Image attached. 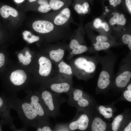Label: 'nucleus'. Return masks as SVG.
<instances>
[{
    "label": "nucleus",
    "mask_w": 131,
    "mask_h": 131,
    "mask_svg": "<svg viewBox=\"0 0 131 131\" xmlns=\"http://www.w3.org/2000/svg\"><path fill=\"white\" fill-rule=\"evenodd\" d=\"M82 23L77 29L73 32L67 44V49L73 55L82 54L88 52L89 48L86 45L84 39V32Z\"/></svg>",
    "instance_id": "7"
},
{
    "label": "nucleus",
    "mask_w": 131,
    "mask_h": 131,
    "mask_svg": "<svg viewBox=\"0 0 131 131\" xmlns=\"http://www.w3.org/2000/svg\"><path fill=\"white\" fill-rule=\"evenodd\" d=\"M106 54L99 56V63L101 69L97 82V87L101 90L108 88L110 85L113 75L114 68L117 59V56L108 50H106Z\"/></svg>",
    "instance_id": "4"
},
{
    "label": "nucleus",
    "mask_w": 131,
    "mask_h": 131,
    "mask_svg": "<svg viewBox=\"0 0 131 131\" xmlns=\"http://www.w3.org/2000/svg\"><path fill=\"white\" fill-rule=\"evenodd\" d=\"M115 42H94L92 47L89 48L88 52L93 53L101 50H106L113 46L115 44Z\"/></svg>",
    "instance_id": "18"
},
{
    "label": "nucleus",
    "mask_w": 131,
    "mask_h": 131,
    "mask_svg": "<svg viewBox=\"0 0 131 131\" xmlns=\"http://www.w3.org/2000/svg\"><path fill=\"white\" fill-rule=\"evenodd\" d=\"M109 22L110 25H112L117 24L123 26L126 24V20L123 14L116 12L110 18Z\"/></svg>",
    "instance_id": "20"
},
{
    "label": "nucleus",
    "mask_w": 131,
    "mask_h": 131,
    "mask_svg": "<svg viewBox=\"0 0 131 131\" xmlns=\"http://www.w3.org/2000/svg\"><path fill=\"white\" fill-rule=\"evenodd\" d=\"M123 96L128 101L131 102V90H126L123 93Z\"/></svg>",
    "instance_id": "34"
},
{
    "label": "nucleus",
    "mask_w": 131,
    "mask_h": 131,
    "mask_svg": "<svg viewBox=\"0 0 131 131\" xmlns=\"http://www.w3.org/2000/svg\"><path fill=\"white\" fill-rule=\"evenodd\" d=\"M38 91L50 116L55 119L60 115V106L65 98L43 87Z\"/></svg>",
    "instance_id": "5"
},
{
    "label": "nucleus",
    "mask_w": 131,
    "mask_h": 131,
    "mask_svg": "<svg viewBox=\"0 0 131 131\" xmlns=\"http://www.w3.org/2000/svg\"><path fill=\"white\" fill-rule=\"evenodd\" d=\"M127 89L128 90H131V83L128 84L127 86Z\"/></svg>",
    "instance_id": "41"
},
{
    "label": "nucleus",
    "mask_w": 131,
    "mask_h": 131,
    "mask_svg": "<svg viewBox=\"0 0 131 131\" xmlns=\"http://www.w3.org/2000/svg\"><path fill=\"white\" fill-rule=\"evenodd\" d=\"M32 56L28 51H26L25 52L24 55L23 64L24 65H27L30 64Z\"/></svg>",
    "instance_id": "31"
},
{
    "label": "nucleus",
    "mask_w": 131,
    "mask_h": 131,
    "mask_svg": "<svg viewBox=\"0 0 131 131\" xmlns=\"http://www.w3.org/2000/svg\"><path fill=\"white\" fill-rule=\"evenodd\" d=\"M44 87L55 93L67 94L73 89L72 82L57 75L42 83Z\"/></svg>",
    "instance_id": "8"
},
{
    "label": "nucleus",
    "mask_w": 131,
    "mask_h": 131,
    "mask_svg": "<svg viewBox=\"0 0 131 131\" xmlns=\"http://www.w3.org/2000/svg\"><path fill=\"white\" fill-rule=\"evenodd\" d=\"M89 4L87 2H84L82 4L79 3L75 4L74 9L77 13L79 15H84L87 13L89 11Z\"/></svg>",
    "instance_id": "23"
},
{
    "label": "nucleus",
    "mask_w": 131,
    "mask_h": 131,
    "mask_svg": "<svg viewBox=\"0 0 131 131\" xmlns=\"http://www.w3.org/2000/svg\"><path fill=\"white\" fill-rule=\"evenodd\" d=\"M32 27L36 32L45 35L49 42L69 39L73 32L70 27L59 26L47 19L35 21L33 24Z\"/></svg>",
    "instance_id": "2"
},
{
    "label": "nucleus",
    "mask_w": 131,
    "mask_h": 131,
    "mask_svg": "<svg viewBox=\"0 0 131 131\" xmlns=\"http://www.w3.org/2000/svg\"><path fill=\"white\" fill-rule=\"evenodd\" d=\"M127 45L129 50H131V43H129Z\"/></svg>",
    "instance_id": "43"
},
{
    "label": "nucleus",
    "mask_w": 131,
    "mask_h": 131,
    "mask_svg": "<svg viewBox=\"0 0 131 131\" xmlns=\"http://www.w3.org/2000/svg\"><path fill=\"white\" fill-rule=\"evenodd\" d=\"M106 128L105 122L100 118L96 117L92 121L91 125L92 131H104Z\"/></svg>",
    "instance_id": "21"
},
{
    "label": "nucleus",
    "mask_w": 131,
    "mask_h": 131,
    "mask_svg": "<svg viewBox=\"0 0 131 131\" xmlns=\"http://www.w3.org/2000/svg\"><path fill=\"white\" fill-rule=\"evenodd\" d=\"M38 81L42 83L52 77L53 73L52 62L48 57H40L38 60Z\"/></svg>",
    "instance_id": "12"
},
{
    "label": "nucleus",
    "mask_w": 131,
    "mask_h": 131,
    "mask_svg": "<svg viewBox=\"0 0 131 131\" xmlns=\"http://www.w3.org/2000/svg\"><path fill=\"white\" fill-rule=\"evenodd\" d=\"M124 131H131V122H130L124 129Z\"/></svg>",
    "instance_id": "40"
},
{
    "label": "nucleus",
    "mask_w": 131,
    "mask_h": 131,
    "mask_svg": "<svg viewBox=\"0 0 131 131\" xmlns=\"http://www.w3.org/2000/svg\"><path fill=\"white\" fill-rule=\"evenodd\" d=\"M67 95L68 96L67 102L71 106L84 108L89 105V101L81 90L73 88Z\"/></svg>",
    "instance_id": "13"
},
{
    "label": "nucleus",
    "mask_w": 131,
    "mask_h": 131,
    "mask_svg": "<svg viewBox=\"0 0 131 131\" xmlns=\"http://www.w3.org/2000/svg\"><path fill=\"white\" fill-rule=\"evenodd\" d=\"M102 24L101 20L99 18H98L96 19L93 23L94 27L96 28L101 27Z\"/></svg>",
    "instance_id": "33"
},
{
    "label": "nucleus",
    "mask_w": 131,
    "mask_h": 131,
    "mask_svg": "<svg viewBox=\"0 0 131 131\" xmlns=\"http://www.w3.org/2000/svg\"><path fill=\"white\" fill-rule=\"evenodd\" d=\"M121 0H109L110 4L114 7H115L119 4Z\"/></svg>",
    "instance_id": "36"
},
{
    "label": "nucleus",
    "mask_w": 131,
    "mask_h": 131,
    "mask_svg": "<svg viewBox=\"0 0 131 131\" xmlns=\"http://www.w3.org/2000/svg\"><path fill=\"white\" fill-rule=\"evenodd\" d=\"M49 3L51 9L53 11L58 10L67 7L60 0H50Z\"/></svg>",
    "instance_id": "24"
},
{
    "label": "nucleus",
    "mask_w": 131,
    "mask_h": 131,
    "mask_svg": "<svg viewBox=\"0 0 131 131\" xmlns=\"http://www.w3.org/2000/svg\"><path fill=\"white\" fill-rule=\"evenodd\" d=\"M35 128V131H53L49 121L39 120Z\"/></svg>",
    "instance_id": "22"
},
{
    "label": "nucleus",
    "mask_w": 131,
    "mask_h": 131,
    "mask_svg": "<svg viewBox=\"0 0 131 131\" xmlns=\"http://www.w3.org/2000/svg\"><path fill=\"white\" fill-rule=\"evenodd\" d=\"M5 98L10 108L17 112L24 127H36L38 120L37 113L27 100L20 99L17 96L8 95Z\"/></svg>",
    "instance_id": "1"
},
{
    "label": "nucleus",
    "mask_w": 131,
    "mask_h": 131,
    "mask_svg": "<svg viewBox=\"0 0 131 131\" xmlns=\"http://www.w3.org/2000/svg\"><path fill=\"white\" fill-rule=\"evenodd\" d=\"M53 131H70L67 123H59L56 125L53 129Z\"/></svg>",
    "instance_id": "29"
},
{
    "label": "nucleus",
    "mask_w": 131,
    "mask_h": 131,
    "mask_svg": "<svg viewBox=\"0 0 131 131\" xmlns=\"http://www.w3.org/2000/svg\"><path fill=\"white\" fill-rule=\"evenodd\" d=\"M30 2H32L35 1L37 0H28Z\"/></svg>",
    "instance_id": "44"
},
{
    "label": "nucleus",
    "mask_w": 131,
    "mask_h": 131,
    "mask_svg": "<svg viewBox=\"0 0 131 131\" xmlns=\"http://www.w3.org/2000/svg\"><path fill=\"white\" fill-rule=\"evenodd\" d=\"M47 20L60 27H69L70 24L76 25L72 16L69 8L66 7L60 9L53 11L46 16Z\"/></svg>",
    "instance_id": "10"
},
{
    "label": "nucleus",
    "mask_w": 131,
    "mask_h": 131,
    "mask_svg": "<svg viewBox=\"0 0 131 131\" xmlns=\"http://www.w3.org/2000/svg\"><path fill=\"white\" fill-rule=\"evenodd\" d=\"M10 109L5 98L0 97V115L4 122L10 123L13 122Z\"/></svg>",
    "instance_id": "17"
},
{
    "label": "nucleus",
    "mask_w": 131,
    "mask_h": 131,
    "mask_svg": "<svg viewBox=\"0 0 131 131\" xmlns=\"http://www.w3.org/2000/svg\"><path fill=\"white\" fill-rule=\"evenodd\" d=\"M123 118V115H117L114 118L111 124L113 131H116L118 130Z\"/></svg>",
    "instance_id": "28"
},
{
    "label": "nucleus",
    "mask_w": 131,
    "mask_h": 131,
    "mask_svg": "<svg viewBox=\"0 0 131 131\" xmlns=\"http://www.w3.org/2000/svg\"><path fill=\"white\" fill-rule=\"evenodd\" d=\"M22 34L24 39L30 43L38 41L40 39L39 36L33 34L28 31H25L23 32Z\"/></svg>",
    "instance_id": "25"
},
{
    "label": "nucleus",
    "mask_w": 131,
    "mask_h": 131,
    "mask_svg": "<svg viewBox=\"0 0 131 131\" xmlns=\"http://www.w3.org/2000/svg\"><path fill=\"white\" fill-rule=\"evenodd\" d=\"M1 131V128L0 127V131Z\"/></svg>",
    "instance_id": "45"
},
{
    "label": "nucleus",
    "mask_w": 131,
    "mask_h": 131,
    "mask_svg": "<svg viewBox=\"0 0 131 131\" xmlns=\"http://www.w3.org/2000/svg\"><path fill=\"white\" fill-rule=\"evenodd\" d=\"M125 3L127 9L131 13V0H125Z\"/></svg>",
    "instance_id": "37"
},
{
    "label": "nucleus",
    "mask_w": 131,
    "mask_h": 131,
    "mask_svg": "<svg viewBox=\"0 0 131 131\" xmlns=\"http://www.w3.org/2000/svg\"><path fill=\"white\" fill-rule=\"evenodd\" d=\"M24 55L22 53H19L18 55V58L21 63H22L24 59Z\"/></svg>",
    "instance_id": "39"
},
{
    "label": "nucleus",
    "mask_w": 131,
    "mask_h": 131,
    "mask_svg": "<svg viewBox=\"0 0 131 131\" xmlns=\"http://www.w3.org/2000/svg\"><path fill=\"white\" fill-rule=\"evenodd\" d=\"M27 79L26 74L23 70H17L12 72L8 79L10 87L8 90V95L17 96L26 83Z\"/></svg>",
    "instance_id": "11"
},
{
    "label": "nucleus",
    "mask_w": 131,
    "mask_h": 131,
    "mask_svg": "<svg viewBox=\"0 0 131 131\" xmlns=\"http://www.w3.org/2000/svg\"><path fill=\"white\" fill-rule=\"evenodd\" d=\"M101 28H103L106 32H108L109 31V25L106 22L102 23Z\"/></svg>",
    "instance_id": "38"
},
{
    "label": "nucleus",
    "mask_w": 131,
    "mask_h": 131,
    "mask_svg": "<svg viewBox=\"0 0 131 131\" xmlns=\"http://www.w3.org/2000/svg\"><path fill=\"white\" fill-rule=\"evenodd\" d=\"M49 48V58L52 62L57 64L64 57L65 49H67V44L62 43L51 44Z\"/></svg>",
    "instance_id": "14"
},
{
    "label": "nucleus",
    "mask_w": 131,
    "mask_h": 131,
    "mask_svg": "<svg viewBox=\"0 0 131 131\" xmlns=\"http://www.w3.org/2000/svg\"><path fill=\"white\" fill-rule=\"evenodd\" d=\"M27 94L25 99L34 108L38 116V120L49 121L50 116L38 91L26 90Z\"/></svg>",
    "instance_id": "9"
},
{
    "label": "nucleus",
    "mask_w": 131,
    "mask_h": 131,
    "mask_svg": "<svg viewBox=\"0 0 131 131\" xmlns=\"http://www.w3.org/2000/svg\"><path fill=\"white\" fill-rule=\"evenodd\" d=\"M94 41V42H114V40H110L109 38L107 36L104 35H99L97 36L95 38Z\"/></svg>",
    "instance_id": "30"
},
{
    "label": "nucleus",
    "mask_w": 131,
    "mask_h": 131,
    "mask_svg": "<svg viewBox=\"0 0 131 131\" xmlns=\"http://www.w3.org/2000/svg\"><path fill=\"white\" fill-rule=\"evenodd\" d=\"M99 113L106 118H109L113 116V110L110 107L106 108L103 106H100L98 108Z\"/></svg>",
    "instance_id": "27"
},
{
    "label": "nucleus",
    "mask_w": 131,
    "mask_h": 131,
    "mask_svg": "<svg viewBox=\"0 0 131 131\" xmlns=\"http://www.w3.org/2000/svg\"><path fill=\"white\" fill-rule=\"evenodd\" d=\"M57 64L58 75L64 79L72 82L73 73L71 66L62 60Z\"/></svg>",
    "instance_id": "16"
},
{
    "label": "nucleus",
    "mask_w": 131,
    "mask_h": 131,
    "mask_svg": "<svg viewBox=\"0 0 131 131\" xmlns=\"http://www.w3.org/2000/svg\"><path fill=\"white\" fill-rule=\"evenodd\" d=\"M38 3L40 5L38 8L39 12L43 13H46L51 9L49 3L46 0H39Z\"/></svg>",
    "instance_id": "26"
},
{
    "label": "nucleus",
    "mask_w": 131,
    "mask_h": 131,
    "mask_svg": "<svg viewBox=\"0 0 131 131\" xmlns=\"http://www.w3.org/2000/svg\"><path fill=\"white\" fill-rule=\"evenodd\" d=\"M24 0H15L16 2L18 3H21L23 2Z\"/></svg>",
    "instance_id": "42"
},
{
    "label": "nucleus",
    "mask_w": 131,
    "mask_h": 131,
    "mask_svg": "<svg viewBox=\"0 0 131 131\" xmlns=\"http://www.w3.org/2000/svg\"><path fill=\"white\" fill-rule=\"evenodd\" d=\"M0 14L3 18H6L9 15L14 17L17 16V11L14 8L8 5H4L0 8Z\"/></svg>",
    "instance_id": "19"
},
{
    "label": "nucleus",
    "mask_w": 131,
    "mask_h": 131,
    "mask_svg": "<svg viewBox=\"0 0 131 131\" xmlns=\"http://www.w3.org/2000/svg\"><path fill=\"white\" fill-rule=\"evenodd\" d=\"M88 116L85 114L81 115L76 119H74L67 123L70 131L79 130L84 131L87 128L89 122Z\"/></svg>",
    "instance_id": "15"
},
{
    "label": "nucleus",
    "mask_w": 131,
    "mask_h": 131,
    "mask_svg": "<svg viewBox=\"0 0 131 131\" xmlns=\"http://www.w3.org/2000/svg\"><path fill=\"white\" fill-rule=\"evenodd\" d=\"M122 42L124 44H128L131 43V35L129 34H125L122 37Z\"/></svg>",
    "instance_id": "32"
},
{
    "label": "nucleus",
    "mask_w": 131,
    "mask_h": 131,
    "mask_svg": "<svg viewBox=\"0 0 131 131\" xmlns=\"http://www.w3.org/2000/svg\"><path fill=\"white\" fill-rule=\"evenodd\" d=\"M131 78V50H129L120 63L114 84L118 88H124L127 85Z\"/></svg>",
    "instance_id": "6"
},
{
    "label": "nucleus",
    "mask_w": 131,
    "mask_h": 131,
    "mask_svg": "<svg viewBox=\"0 0 131 131\" xmlns=\"http://www.w3.org/2000/svg\"><path fill=\"white\" fill-rule=\"evenodd\" d=\"M5 57L4 54L0 52V68L2 67L5 63Z\"/></svg>",
    "instance_id": "35"
},
{
    "label": "nucleus",
    "mask_w": 131,
    "mask_h": 131,
    "mask_svg": "<svg viewBox=\"0 0 131 131\" xmlns=\"http://www.w3.org/2000/svg\"><path fill=\"white\" fill-rule=\"evenodd\" d=\"M98 54L92 56H82L72 61L71 66L73 75L79 79L86 80L92 76L99 63Z\"/></svg>",
    "instance_id": "3"
}]
</instances>
